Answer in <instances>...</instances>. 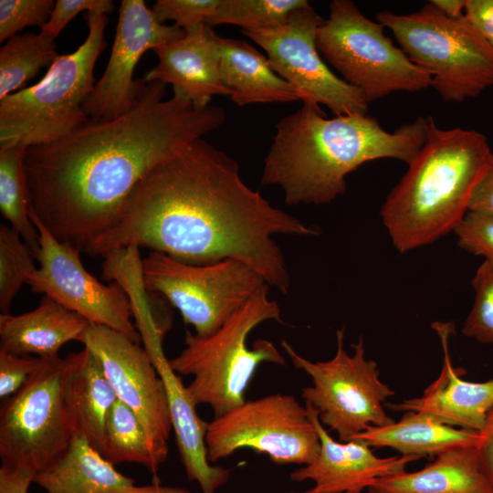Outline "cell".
I'll use <instances>...</instances> for the list:
<instances>
[{
    "instance_id": "ab89813d",
    "label": "cell",
    "mask_w": 493,
    "mask_h": 493,
    "mask_svg": "<svg viewBox=\"0 0 493 493\" xmlns=\"http://www.w3.org/2000/svg\"><path fill=\"white\" fill-rule=\"evenodd\" d=\"M36 472L23 467H0V493H28Z\"/></svg>"
},
{
    "instance_id": "74e56055",
    "label": "cell",
    "mask_w": 493,
    "mask_h": 493,
    "mask_svg": "<svg viewBox=\"0 0 493 493\" xmlns=\"http://www.w3.org/2000/svg\"><path fill=\"white\" fill-rule=\"evenodd\" d=\"M465 16L486 38H493V0H466Z\"/></svg>"
},
{
    "instance_id": "d6a6232c",
    "label": "cell",
    "mask_w": 493,
    "mask_h": 493,
    "mask_svg": "<svg viewBox=\"0 0 493 493\" xmlns=\"http://www.w3.org/2000/svg\"><path fill=\"white\" fill-rule=\"evenodd\" d=\"M54 0H0V42L26 26L40 28L48 21Z\"/></svg>"
},
{
    "instance_id": "e0dca14e",
    "label": "cell",
    "mask_w": 493,
    "mask_h": 493,
    "mask_svg": "<svg viewBox=\"0 0 493 493\" xmlns=\"http://www.w3.org/2000/svg\"><path fill=\"white\" fill-rule=\"evenodd\" d=\"M305 406L318 432L320 448L311 463L289 475L292 481L314 483L304 493L362 492L377 479L404 472L409 463L418 460L404 456L379 457L368 444L358 438L336 441L320 421L317 410L309 404Z\"/></svg>"
},
{
    "instance_id": "4316f807",
    "label": "cell",
    "mask_w": 493,
    "mask_h": 493,
    "mask_svg": "<svg viewBox=\"0 0 493 493\" xmlns=\"http://www.w3.org/2000/svg\"><path fill=\"white\" fill-rule=\"evenodd\" d=\"M58 57L55 39L41 32L10 37L0 48V100L19 90Z\"/></svg>"
},
{
    "instance_id": "b9f144b4",
    "label": "cell",
    "mask_w": 493,
    "mask_h": 493,
    "mask_svg": "<svg viewBox=\"0 0 493 493\" xmlns=\"http://www.w3.org/2000/svg\"><path fill=\"white\" fill-rule=\"evenodd\" d=\"M431 2L448 17L457 18L465 15L466 0H432Z\"/></svg>"
},
{
    "instance_id": "836d02e7",
    "label": "cell",
    "mask_w": 493,
    "mask_h": 493,
    "mask_svg": "<svg viewBox=\"0 0 493 493\" xmlns=\"http://www.w3.org/2000/svg\"><path fill=\"white\" fill-rule=\"evenodd\" d=\"M218 4L219 0H158L152 11L159 23L173 20L175 26L187 30L207 25Z\"/></svg>"
},
{
    "instance_id": "7a4b0ae2",
    "label": "cell",
    "mask_w": 493,
    "mask_h": 493,
    "mask_svg": "<svg viewBox=\"0 0 493 493\" xmlns=\"http://www.w3.org/2000/svg\"><path fill=\"white\" fill-rule=\"evenodd\" d=\"M173 90L164 99L166 84L143 80L124 115L89 119L64 138L26 149L28 212L56 239L82 251L117 222L147 173L225 122L222 108L197 110Z\"/></svg>"
},
{
    "instance_id": "ba28073f",
    "label": "cell",
    "mask_w": 493,
    "mask_h": 493,
    "mask_svg": "<svg viewBox=\"0 0 493 493\" xmlns=\"http://www.w3.org/2000/svg\"><path fill=\"white\" fill-rule=\"evenodd\" d=\"M384 28L352 1L333 0L329 18L317 33L323 60L368 103L395 91L419 92L432 87L431 76L394 46Z\"/></svg>"
},
{
    "instance_id": "7bdbcfd3",
    "label": "cell",
    "mask_w": 493,
    "mask_h": 493,
    "mask_svg": "<svg viewBox=\"0 0 493 493\" xmlns=\"http://www.w3.org/2000/svg\"><path fill=\"white\" fill-rule=\"evenodd\" d=\"M367 493H381V492L373 488H367Z\"/></svg>"
},
{
    "instance_id": "e575fe53",
    "label": "cell",
    "mask_w": 493,
    "mask_h": 493,
    "mask_svg": "<svg viewBox=\"0 0 493 493\" xmlns=\"http://www.w3.org/2000/svg\"><path fill=\"white\" fill-rule=\"evenodd\" d=\"M458 246L493 267V215L468 211L455 229Z\"/></svg>"
},
{
    "instance_id": "7402d4cb",
    "label": "cell",
    "mask_w": 493,
    "mask_h": 493,
    "mask_svg": "<svg viewBox=\"0 0 493 493\" xmlns=\"http://www.w3.org/2000/svg\"><path fill=\"white\" fill-rule=\"evenodd\" d=\"M90 322L45 295L33 310L0 315V350L19 356H58L70 341L80 342Z\"/></svg>"
},
{
    "instance_id": "4fadbf2b",
    "label": "cell",
    "mask_w": 493,
    "mask_h": 493,
    "mask_svg": "<svg viewBox=\"0 0 493 493\" xmlns=\"http://www.w3.org/2000/svg\"><path fill=\"white\" fill-rule=\"evenodd\" d=\"M324 20L308 3L277 27L242 33L266 51L274 71L302 94L303 103L324 105L335 115L366 114L362 94L321 58L316 40Z\"/></svg>"
},
{
    "instance_id": "ee69618b",
    "label": "cell",
    "mask_w": 493,
    "mask_h": 493,
    "mask_svg": "<svg viewBox=\"0 0 493 493\" xmlns=\"http://www.w3.org/2000/svg\"><path fill=\"white\" fill-rule=\"evenodd\" d=\"M285 493H297V492H285ZM346 493H362V492H359V491H351V492H346Z\"/></svg>"
},
{
    "instance_id": "ffe728a7",
    "label": "cell",
    "mask_w": 493,
    "mask_h": 493,
    "mask_svg": "<svg viewBox=\"0 0 493 493\" xmlns=\"http://www.w3.org/2000/svg\"><path fill=\"white\" fill-rule=\"evenodd\" d=\"M166 388L173 431L189 481H196L203 493H215L231 476V469L212 466L208 459L205 435L208 423L198 415L196 404L187 387L171 367L163 351V341L143 347Z\"/></svg>"
},
{
    "instance_id": "6da1fadb",
    "label": "cell",
    "mask_w": 493,
    "mask_h": 493,
    "mask_svg": "<svg viewBox=\"0 0 493 493\" xmlns=\"http://www.w3.org/2000/svg\"><path fill=\"white\" fill-rule=\"evenodd\" d=\"M275 235L319 231L272 206L243 182L235 159L200 138L147 173L117 222L83 252L142 246L192 265L236 259L287 294L290 279Z\"/></svg>"
},
{
    "instance_id": "7c38bea8",
    "label": "cell",
    "mask_w": 493,
    "mask_h": 493,
    "mask_svg": "<svg viewBox=\"0 0 493 493\" xmlns=\"http://www.w3.org/2000/svg\"><path fill=\"white\" fill-rule=\"evenodd\" d=\"M208 459L215 463L248 448L279 465H308L320 441L307 407L293 395L268 394L245 401L207 425Z\"/></svg>"
},
{
    "instance_id": "f6af8a7d",
    "label": "cell",
    "mask_w": 493,
    "mask_h": 493,
    "mask_svg": "<svg viewBox=\"0 0 493 493\" xmlns=\"http://www.w3.org/2000/svg\"><path fill=\"white\" fill-rule=\"evenodd\" d=\"M489 41H490V43H491V44H492V46H493V38H492V39H490Z\"/></svg>"
},
{
    "instance_id": "60d3db41",
    "label": "cell",
    "mask_w": 493,
    "mask_h": 493,
    "mask_svg": "<svg viewBox=\"0 0 493 493\" xmlns=\"http://www.w3.org/2000/svg\"><path fill=\"white\" fill-rule=\"evenodd\" d=\"M468 211L493 215V165L475 187L469 201Z\"/></svg>"
},
{
    "instance_id": "cb8c5ba5",
    "label": "cell",
    "mask_w": 493,
    "mask_h": 493,
    "mask_svg": "<svg viewBox=\"0 0 493 493\" xmlns=\"http://www.w3.org/2000/svg\"><path fill=\"white\" fill-rule=\"evenodd\" d=\"M218 42L221 79L236 105L303 101L302 94L278 75L267 57L248 42L220 36Z\"/></svg>"
},
{
    "instance_id": "d590c367",
    "label": "cell",
    "mask_w": 493,
    "mask_h": 493,
    "mask_svg": "<svg viewBox=\"0 0 493 493\" xmlns=\"http://www.w3.org/2000/svg\"><path fill=\"white\" fill-rule=\"evenodd\" d=\"M46 358L19 356L0 350V398L18 392L44 365Z\"/></svg>"
},
{
    "instance_id": "83f0119b",
    "label": "cell",
    "mask_w": 493,
    "mask_h": 493,
    "mask_svg": "<svg viewBox=\"0 0 493 493\" xmlns=\"http://www.w3.org/2000/svg\"><path fill=\"white\" fill-rule=\"evenodd\" d=\"M100 454L114 466L142 465L157 478L160 467L153 457L145 428L136 414L120 400L107 416Z\"/></svg>"
},
{
    "instance_id": "1f68e13d",
    "label": "cell",
    "mask_w": 493,
    "mask_h": 493,
    "mask_svg": "<svg viewBox=\"0 0 493 493\" xmlns=\"http://www.w3.org/2000/svg\"><path fill=\"white\" fill-rule=\"evenodd\" d=\"M471 285L474 302L464 321L462 333L480 343L493 345V267L483 261Z\"/></svg>"
},
{
    "instance_id": "f1b7e54d",
    "label": "cell",
    "mask_w": 493,
    "mask_h": 493,
    "mask_svg": "<svg viewBox=\"0 0 493 493\" xmlns=\"http://www.w3.org/2000/svg\"><path fill=\"white\" fill-rule=\"evenodd\" d=\"M26 149L0 148V211L36 256L39 236L28 215L29 194L24 166Z\"/></svg>"
},
{
    "instance_id": "5bb4252c",
    "label": "cell",
    "mask_w": 493,
    "mask_h": 493,
    "mask_svg": "<svg viewBox=\"0 0 493 493\" xmlns=\"http://www.w3.org/2000/svg\"><path fill=\"white\" fill-rule=\"evenodd\" d=\"M28 215L39 236L35 256L39 267L27 281L32 291L44 293L90 323L113 329L139 343L142 339L121 287L97 280L83 267L79 248L59 242L32 213Z\"/></svg>"
},
{
    "instance_id": "8fae6325",
    "label": "cell",
    "mask_w": 493,
    "mask_h": 493,
    "mask_svg": "<svg viewBox=\"0 0 493 493\" xmlns=\"http://www.w3.org/2000/svg\"><path fill=\"white\" fill-rule=\"evenodd\" d=\"M65 358L41 369L0 408L1 465L40 472L68 449L75 435L65 402Z\"/></svg>"
},
{
    "instance_id": "f35d334b",
    "label": "cell",
    "mask_w": 493,
    "mask_h": 493,
    "mask_svg": "<svg viewBox=\"0 0 493 493\" xmlns=\"http://www.w3.org/2000/svg\"><path fill=\"white\" fill-rule=\"evenodd\" d=\"M477 456L483 474L493 485V406L487 414L484 426L479 432Z\"/></svg>"
},
{
    "instance_id": "277c9868",
    "label": "cell",
    "mask_w": 493,
    "mask_h": 493,
    "mask_svg": "<svg viewBox=\"0 0 493 493\" xmlns=\"http://www.w3.org/2000/svg\"><path fill=\"white\" fill-rule=\"evenodd\" d=\"M426 140L381 208L393 246L405 253L455 231L473 191L493 165L487 137L460 127L440 129L428 117Z\"/></svg>"
},
{
    "instance_id": "bcb514c9",
    "label": "cell",
    "mask_w": 493,
    "mask_h": 493,
    "mask_svg": "<svg viewBox=\"0 0 493 493\" xmlns=\"http://www.w3.org/2000/svg\"><path fill=\"white\" fill-rule=\"evenodd\" d=\"M492 163H493V160H492Z\"/></svg>"
},
{
    "instance_id": "d4e9b609",
    "label": "cell",
    "mask_w": 493,
    "mask_h": 493,
    "mask_svg": "<svg viewBox=\"0 0 493 493\" xmlns=\"http://www.w3.org/2000/svg\"><path fill=\"white\" fill-rule=\"evenodd\" d=\"M371 488L381 493H493L479 467L477 446L449 449L420 470L379 478Z\"/></svg>"
},
{
    "instance_id": "8d00e7d4",
    "label": "cell",
    "mask_w": 493,
    "mask_h": 493,
    "mask_svg": "<svg viewBox=\"0 0 493 493\" xmlns=\"http://www.w3.org/2000/svg\"><path fill=\"white\" fill-rule=\"evenodd\" d=\"M114 10L111 0H57L48 21L40 28V32L55 39L80 12L107 15Z\"/></svg>"
},
{
    "instance_id": "44dd1931",
    "label": "cell",
    "mask_w": 493,
    "mask_h": 493,
    "mask_svg": "<svg viewBox=\"0 0 493 493\" xmlns=\"http://www.w3.org/2000/svg\"><path fill=\"white\" fill-rule=\"evenodd\" d=\"M34 482L46 493H192L158 482L136 485L78 434L56 462L36 474Z\"/></svg>"
},
{
    "instance_id": "603a6c76",
    "label": "cell",
    "mask_w": 493,
    "mask_h": 493,
    "mask_svg": "<svg viewBox=\"0 0 493 493\" xmlns=\"http://www.w3.org/2000/svg\"><path fill=\"white\" fill-rule=\"evenodd\" d=\"M63 392L75 434L100 453L106 419L118 398L100 362L88 348L65 358Z\"/></svg>"
},
{
    "instance_id": "ac0fdd59",
    "label": "cell",
    "mask_w": 493,
    "mask_h": 493,
    "mask_svg": "<svg viewBox=\"0 0 493 493\" xmlns=\"http://www.w3.org/2000/svg\"><path fill=\"white\" fill-rule=\"evenodd\" d=\"M443 351V365L438 377L419 397L387 404L394 411L426 414L450 426L480 432L493 406V379L486 382L464 380L465 373L455 368L450 357L449 338L455 332L454 322L432 323Z\"/></svg>"
},
{
    "instance_id": "484cf974",
    "label": "cell",
    "mask_w": 493,
    "mask_h": 493,
    "mask_svg": "<svg viewBox=\"0 0 493 493\" xmlns=\"http://www.w3.org/2000/svg\"><path fill=\"white\" fill-rule=\"evenodd\" d=\"M355 438L371 447H390L404 456L420 459L459 446H477L478 432L447 425L420 412L407 411L403 417L383 426H370Z\"/></svg>"
},
{
    "instance_id": "9a60e30c",
    "label": "cell",
    "mask_w": 493,
    "mask_h": 493,
    "mask_svg": "<svg viewBox=\"0 0 493 493\" xmlns=\"http://www.w3.org/2000/svg\"><path fill=\"white\" fill-rule=\"evenodd\" d=\"M80 342L100 362L118 400L142 422L160 467L168 456L173 425L165 385L147 351L123 333L92 323Z\"/></svg>"
},
{
    "instance_id": "4dcf8cb0",
    "label": "cell",
    "mask_w": 493,
    "mask_h": 493,
    "mask_svg": "<svg viewBox=\"0 0 493 493\" xmlns=\"http://www.w3.org/2000/svg\"><path fill=\"white\" fill-rule=\"evenodd\" d=\"M11 226L0 225V310L8 314L12 301L37 270L35 256Z\"/></svg>"
},
{
    "instance_id": "9c48e42d",
    "label": "cell",
    "mask_w": 493,
    "mask_h": 493,
    "mask_svg": "<svg viewBox=\"0 0 493 493\" xmlns=\"http://www.w3.org/2000/svg\"><path fill=\"white\" fill-rule=\"evenodd\" d=\"M335 355L325 362H311L299 355L285 340L281 346L293 365L311 378L302 389L305 404L313 406L323 425L337 433L340 441L354 439L370 426L394 422L384 404L394 392L380 379L377 363L367 360L364 341L351 344L353 353L344 348V328L336 331Z\"/></svg>"
},
{
    "instance_id": "30bf717a",
    "label": "cell",
    "mask_w": 493,
    "mask_h": 493,
    "mask_svg": "<svg viewBox=\"0 0 493 493\" xmlns=\"http://www.w3.org/2000/svg\"><path fill=\"white\" fill-rule=\"evenodd\" d=\"M142 272L147 291L163 295L200 337L214 334L269 287L256 270L236 259L192 265L152 251L142 258Z\"/></svg>"
},
{
    "instance_id": "52a82bcc",
    "label": "cell",
    "mask_w": 493,
    "mask_h": 493,
    "mask_svg": "<svg viewBox=\"0 0 493 493\" xmlns=\"http://www.w3.org/2000/svg\"><path fill=\"white\" fill-rule=\"evenodd\" d=\"M375 17L443 100L461 102L493 86V46L465 15L448 17L430 1L410 14L383 10Z\"/></svg>"
},
{
    "instance_id": "3957f363",
    "label": "cell",
    "mask_w": 493,
    "mask_h": 493,
    "mask_svg": "<svg viewBox=\"0 0 493 493\" xmlns=\"http://www.w3.org/2000/svg\"><path fill=\"white\" fill-rule=\"evenodd\" d=\"M429 120L418 117L390 132L367 114L327 118L303 103L276 124L261 184L278 185L287 205H325L343 194L346 176L365 163L396 159L409 164L424 145Z\"/></svg>"
},
{
    "instance_id": "f546056e",
    "label": "cell",
    "mask_w": 493,
    "mask_h": 493,
    "mask_svg": "<svg viewBox=\"0 0 493 493\" xmlns=\"http://www.w3.org/2000/svg\"><path fill=\"white\" fill-rule=\"evenodd\" d=\"M307 0H219L215 16L207 26L234 25L241 31L277 27L286 22L296 8Z\"/></svg>"
},
{
    "instance_id": "8992f818",
    "label": "cell",
    "mask_w": 493,
    "mask_h": 493,
    "mask_svg": "<svg viewBox=\"0 0 493 493\" xmlns=\"http://www.w3.org/2000/svg\"><path fill=\"white\" fill-rule=\"evenodd\" d=\"M268 288L249 300L214 334L200 337L187 330L184 349L169 360L176 373L193 376L186 386L191 397L196 404L209 405L215 417L246 401L245 393L261 363L286 364L270 341L257 340L251 348L246 344L250 332L260 323L283 322L279 306L268 299Z\"/></svg>"
},
{
    "instance_id": "2e32d148",
    "label": "cell",
    "mask_w": 493,
    "mask_h": 493,
    "mask_svg": "<svg viewBox=\"0 0 493 493\" xmlns=\"http://www.w3.org/2000/svg\"><path fill=\"white\" fill-rule=\"evenodd\" d=\"M184 35L174 25L159 23L144 0H122L108 65L83 105L89 119L108 121L127 113L143 83V79H133L140 58Z\"/></svg>"
},
{
    "instance_id": "5b68a950",
    "label": "cell",
    "mask_w": 493,
    "mask_h": 493,
    "mask_svg": "<svg viewBox=\"0 0 493 493\" xmlns=\"http://www.w3.org/2000/svg\"><path fill=\"white\" fill-rule=\"evenodd\" d=\"M89 33L72 53L58 55L36 84L0 100V148H26L64 138L89 117L83 105L95 86L94 67L107 46V15L85 12Z\"/></svg>"
},
{
    "instance_id": "d6986e66",
    "label": "cell",
    "mask_w": 493,
    "mask_h": 493,
    "mask_svg": "<svg viewBox=\"0 0 493 493\" xmlns=\"http://www.w3.org/2000/svg\"><path fill=\"white\" fill-rule=\"evenodd\" d=\"M158 64L149 69L145 82L162 81L183 92L197 110L210 105L215 95H228L220 75L218 35L203 24L185 35L153 49Z\"/></svg>"
}]
</instances>
